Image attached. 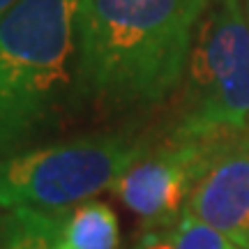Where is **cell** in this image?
Listing matches in <instances>:
<instances>
[{
  "instance_id": "cell-1",
  "label": "cell",
  "mask_w": 249,
  "mask_h": 249,
  "mask_svg": "<svg viewBox=\"0 0 249 249\" xmlns=\"http://www.w3.org/2000/svg\"><path fill=\"white\" fill-rule=\"evenodd\" d=\"M210 0H79L81 97L108 108L155 104L182 79Z\"/></svg>"
},
{
  "instance_id": "cell-2",
  "label": "cell",
  "mask_w": 249,
  "mask_h": 249,
  "mask_svg": "<svg viewBox=\"0 0 249 249\" xmlns=\"http://www.w3.org/2000/svg\"><path fill=\"white\" fill-rule=\"evenodd\" d=\"M79 0H17L0 18V160L74 95Z\"/></svg>"
},
{
  "instance_id": "cell-3",
  "label": "cell",
  "mask_w": 249,
  "mask_h": 249,
  "mask_svg": "<svg viewBox=\"0 0 249 249\" xmlns=\"http://www.w3.org/2000/svg\"><path fill=\"white\" fill-rule=\"evenodd\" d=\"M143 155L127 134H92L49 143L0 160V208L67 213L113 189Z\"/></svg>"
},
{
  "instance_id": "cell-4",
  "label": "cell",
  "mask_w": 249,
  "mask_h": 249,
  "mask_svg": "<svg viewBox=\"0 0 249 249\" xmlns=\"http://www.w3.org/2000/svg\"><path fill=\"white\" fill-rule=\"evenodd\" d=\"M187 104L176 136L219 139L249 124V23L240 0H217L187 60Z\"/></svg>"
},
{
  "instance_id": "cell-5",
  "label": "cell",
  "mask_w": 249,
  "mask_h": 249,
  "mask_svg": "<svg viewBox=\"0 0 249 249\" xmlns=\"http://www.w3.org/2000/svg\"><path fill=\"white\" fill-rule=\"evenodd\" d=\"M222 139V136H219ZM217 139H180L139 157L113 185L116 196L134 214L150 224H164L182 210L192 187L205 166Z\"/></svg>"
},
{
  "instance_id": "cell-6",
  "label": "cell",
  "mask_w": 249,
  "mask_h": 249,
  "mask_svg": "<svg viewBox=\"0 0 249 249\" xmlns=\"http://www.w3.org/2000/svg\"><path fill=\"white\" fill-rule=\"evenodd\" d=\"M235 134L210 145L185 210L217 229L229 242L249 249V136Z\"/></svg>"
},
{
  "instance_id": "cell-7",
  "label": "cell",
  "mask_w": 249,
  "mask_h": 249,
  "mask_svg": "<svg viewBox=\"0 0 249 249\" xmlns=\"http://www.w3.org/2000/svg\"><path fill=\"white\" fill-rule=\"evenodd\" d=\"M120 229L111 205L102 201H83L65 213L62 249H118Z\"/></svg>"
},
{
  "instance_id": "cell-8",
  "label": "cell",
  "mask_w": 249,
  "mask_h": 249,
  "mask_svg": "<svg viewBox=\"0 0 249 249\" xmlns=\"http://www.w3.org/2000/svg\"><path fill=\"white\" fill-rule=\"evenodd\" d=\"M65 213L9 210L0 224V249H62Z\"/></svg>"
},
{
  "instance_id": "cell-9",
  "label": "cell",
  "mask_w": 249,
  "mask_h": 249,
  "mask_svg": "<svg viewBox=\"0 0 249 249\" xmlns=\"http://www.w3.org/2000/svg\"><path fill=\"white\" fill-rule=\"evenodd\" d=\"M132 249H176L173 247V238L171 235H161V233H145L141 240L136 242Z\"/></svg>"
},
{
  "instance_id": "cell-10",
  "label": "cell",
  "mask_w": 249,
  "mask_h": 249,
  "mask_svg": "<svg viewBox=\"0 0 249 249\" xmlns=\"http://www.w3.org/2000/svg\"><path fill=\"white\" fill-rule=\"evenodd\" d=\"M14 2H17V0H0V18L5 17V14H7V9L12 7Z\"/></svg>"
},
{
  "instance_id": "cell-11",
  "label": "cell",
  "mask_w": 249,
  "mask_h": 249,
  "mask_svg": "<svg viewBox=\"0 0 249 249\" xmlns=\"http://www.w3.org/2000/svg\"><path fill=\"white\" fill-rule=\"evenodd\" d=\"M226 249H245V247H238V245H233V242H229V245H226Z\"/></svg>"
}]
</instances>
